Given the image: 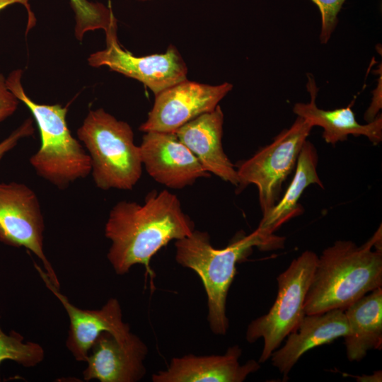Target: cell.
<instances>
[{"label": "cell", "mask_w": 382, "mask_h": 382, "mask_svg": "<svg viewBox=\"0 0 382 382\" xmlns=\"http://www.w3.org/2000/svg\"><path fill=\"white\" fill-rule=\"evenodd\" d=\"M137 1H151V0H137Z\"/></svg>", "instance_id": "obj_28"}, {"label": "cell", "mask_w": 382, "mask_h": 382, "mask_svg": "<svg viewBox=\"0 0 382 382\" xmlns=\"http://www.w3.org/2000/svg\"><path fill=\"white\" fill-rule=\"evenodd\" d=\"M318 257L314 252L306 250L294 259L277 277V294L269 311L248 325L246 340L253 343L262 338L264 342L260 364L270 358L305 315V299Z\"/></svg>", "instance_id": "obj_6"}, {"label": "cell", "mask_w": 382, "mask_h": 382, "mask_svg": "<svg viewBox=\"0 0 382 382\" xmlns=\"http://www.w3.org/2000/svg\"><path fill=\"white\" fill-rule=\"evenodd\" d=\"M46 286L62 303L69 318L70 327L66 347L76 360L86 362L91 347L103 332L111 333L118 341L129 344L139 337L130 332L122 320L117 299L111 298L100 310H83L74 306L50 280L47 274L35 263Z\"/></svg>", "instance_id": "obj_11"}, {"label": "cell", "mask_w": 382, "mask_h": 382, "mask_svg": "<svg viewBox=\"0 0 382 382\" xmlns=\"http://www.w3.org/2000/svg\"><path fill=\"white\" fill-rule=\"evenodd\" d=\"M139 148L148 174L169 188L182 189L210 176L175 132H145Z\"/></svg>", "instance_id": "obj_12"}, {"label": "cell", "mask_w": 382, "mask_h": 382, "mask_svg": "<svg viewBox=\"0 0 382 382\" xmlns=\"http://www.w3.org/2000/svg\"><path fill=\"white\" fill-rule=\"evenodd\" d=\"M223 124L224 113L218 105L213 110L187 122L175 133L209 174L237 187L236 168L223 149Z\"/></svg>", "instance_id": "obj_16"}, {"label": "cell", "mask_w": 382, "mask_h": 382, "mask_svg": "<svg viewBox=\"0 0 382 382\" xmlns=\"http://www.w3.org/2000/svg\"><path fill=\"white\" fill-rule=\"evenodd\" d=\"M106 41L105 50L93 53L88 57L91 66H106L134 79L155 95L187 79V65L174 45H170L164 53L136 57L120 46L116 34L107 36Z\"/></svg>", "instance_id": "obj_9"}, {"label": "cell", "mask_w": 382, "mask_h": 382, "mask_svg": "<svg viewBox=\"0 0 382 382\" xmlns=\"http://www.w3.org/2000/svg\"><path fill=\"white\" fill-rule=\"evenodd\" d=\"M33 132V121L28 118L8 137L2 140L0 142V161L8 151L17 145L19 140L32 135Z\"/></svg>", "instance_id": "obj_23"}, {"label": "cell", "mask_w": 382, "mask_h": 382, "mask_svg": "<svg viewBox=\"0 0 382 382\" xmlns=\"http://www.w3.org/2000/svg\"><path fill=\"white\" fill-rule=\"evenodd\" d=\"M242 349L237 345L223 355L173 357L166 370L152 375L154 382H243L260 368L250 359L241 365Z\"/></svg>", "instance_id": "obj_13"}, {"label": "cell", "mask_w": 382, "mask_h": 382, "mask_svg": "<svg viewBox=\"0 0 382 382\" xmlns=\"http://www.w3.org/2000/svg\"><path fill=\"white\" fill-rule=\"evenodd\" d=\"M194 230V222L175 195L153 190L143 204L123 200L112 208L105 226V237L111 241L107 257L118 274L140 264L151 275L152 257L171 241L187 237Z\"/></svg>", "instance_id": "obj_1"}, {"label": "cell", "mask_w": 382, "mask_h": 382, "mask_svg": "<svg viewBox=\"0 0 382 382\" xmlns=\"http://www.w3.org/2000/svg\"><path fill=\"white\" fill-rule=\"evenodd\" d=\"M44 218L35 192L25 184L0 183V242L23 247L42 262L50 280L59 289V282L43 246Z\"/></svg>", "instance_id": "obj_8"}, {"label": "cell", "mask_w": 382, "mask_h": 382, "mask_svg": "<svg viewBox=\"0 0 382 382\" xmlns=\"http://www.w3.org/2000/svg\"><path fill=\"white\" fill-rule=\"evenodd\" d=\"M382 286L381 226L363 245L337 241L318 257L304 302L305 314L349 306Z\"/></svg>", "instance_id": "obj_2"}, {"label": "cell", "mask_w": 382, "mask_h": 382, "mask_svg": "<svg viewBox=\"0 0 382 382\" xmlns=\"http://www.w3.org/2000/svg\"><path fill=\"white\" fill-rule=\"evenodd\" d=\"M18 101L7 88L6 79L0 74V123L16 111Z\"/></svg>", "instance_id": "obj_24"}, {"label": "cell", "mask_w": 382, "mask_h": 382, "mask_svg": "<svg viewBox=\"0 0 382 382\" xmlns=\"http://www.w3.org/2000/svg\"><path fill=\"white\" fill-rule=\"evenodd\" d=\"M83 371L86 381L100 382H136L146 374L144 365L148 353L146 345L138 338L125 344L111 333L102 332L93 344Z\"/></svg>", "instance_id": "obj_14"}, {"label": "cell", "mask_w": 382, "mask_h": 382, "mask_svg": "<svg viewBox=\"0 0 382 382\" xmlns=\"http://www.w3.org/2000/svg\"><path fill=\"white\" fill-rule=\"evenodd\" d=\"M381 371L374 372L372 375H364L363 376H357V381H381Z\"/></svg>", "instance_id": "obj_27"}, {"label": "cell", "mask_w": 382, "mask_h": 382, "mask_svg": "<svg viewBox=\"0 0 382 382\" xmlns=\"http://www.w3.org/2000/svg\"><path fill=\"white\" fill-rule=\"evenodd\" d=\"M307 90L311 100L308 103H297L293 111L298 116L308 121L313 127L323 129V138L325 142L335 144L347 139L349 135L365 136L374 144L382 140L381 115L365 125L359 124L352 109V103L346 108L332 110L320 109L316 103L318 88L313 76L308 74Z\"/></svg>", "instance_id": "obj_17"}, {"label": "cell", "mask_w": 382, "mask_h": 382, "mask_svg": "<svg viewBox=\"0 0 382 382\" xmlns=\"http://www.w3.org/2000/svg\"><path fill=\"white\" fill-rule=\"evenodd\" d=\"M349 332L345 310L305 314L288 335L284 345L271 354V363L286 378L294 366L306 352L329 344Z\"/></svg>", "instance_id": "obj_15"}, {"label": "cell", "mask_w": 382, "mask_h": 382, "mask_svg": "<svg viewBox=\"0 0 382 382\" xmlns=\"http://www.w3.org/2000/svg\"><path fill=\"white\" fill-rule=\"evenodd\" d=\"M318 8L321 17L320 40L326 44L338 23V14L346 0H311Z\"/></svg>", "instance_id": "obj_22"}, {"label": "cell", "mask_w": 382, "mask_h": 382, "mask_svg": "<svg viewBox=\"0 0 382 382\" xmlns=\"http://www.w3.org/2000/svg\"><path fill=\"white\" fill-rule=\"evenodd\" d=\"M313 127L298 117L273 141L261 148L236 169L239 190L250 184L257 187L260 206L265 215L279 201L282 184L296 168L299 154Z\"/></svg>", "instance_id": "obj_7"}, {"label": "cell", "mask_w": 382, "mask_h": 382, "mask_svg": "<svg viewBox=\"0 0 382 382\" xmlns=\"http://www.w3.org/2000/svg\"><path fill=\"white\" fill-rule=\"evenodd\" d=\"M75 13V35L81 40L91 30L102 29L106 35L116 33L117 22L111 9L100 2L88 0H69Z\"/></svg>", "instance_id": "obj_20"}, {"label": "cell", "mask_w": 382, "mask_h": 382, "mask_svg": "<svg viewBox=\"0 0 382 382\" xmlns=\"http://www.w3.org/2000/svg\"><path fill=\"white\" fill-rule=\"evenodd\" d=\"M29 0H0V11L5 8H6L8 6H11L14 4H21L25 6L27 8L28 16H29V21L30 25H31L32 21L34 20L33 18V14L31 12V10L30 8L29 4H28Z\"/></svg>", "instance_id": "obj_26"}, {"label": "cell", "mask_w": 382, "mask_h": 382, "mask_svg": "<svg viewBox=\"0 0 382 382\" xmlns=\"http://www.w3.org/2000/svg\"><path fill=\"white\" fill-rule=\"evenodd\" d=\"M233 88L224 82L209 85L187 79L155 95L154 105L139 130L175 132L197 116L213 110Z\"/></svg>", "instance_id": "obj_10"}, {"label": "cell", "mask_w": 382, "mask_h": 382, "mask_svg": "<svg viewBox=\"0 0 382 382\" xmlns=\"http://www.w3.org/2000/svg\"><path fill=\"white\" fill-rule=\"evenodd\" d=\"M345 313L349 332L343 338L351 362L360 361L371 349L382 347V288L366 294L349 306Z\"/></svg>", "instance_id": "obj_18"}, {"label": "cell", "mask_w": 382, "mask_h": 382, "mask_svg": "<svg viewBox=\"0 0 382 382\" xmlns=\"http://www.w3.org/2000/svg\"><path fill=\"white\" fill-rule=\"evenodd\" d=\"M21 70L13 71L6 79L7 88L30 110L40 131L41 145L30 158L36 173L59 189H65L91 173V158L71 134L66 121V107L39 104L25 93Z\"/></svg>", "instance_id": "obj_4"}, {"label": "cell", "mask_w": 382, "mask_h": 382, "mask_svg": "<svg viewBox=\"0 0 382 382\" xmlns=\"http://www.w3.org/2000/svg\"><path fill=\"white\" fill-rule=\"evenodd\" d=\"M91 158V173L103 190H131L142 173L139 146L126 122L100 108L91 110L77 131Z\"/></svg>", "instance_id": "obj_5"}, {"label": "cell", "mask_w": 382, "mask_h": 382, "mask_svg": "<svg viewBox=\"0 0 382 382\" xmlns=\"http://www.w3.org/2000/svg\"><path fill=\"white\" fill-rule=\"evenodd\" d=\"M43 359L44 349L41 345L33 342H23L21 334L13 330L6 334L0 327V364L4 361L11 360L25 367H33Z\"/></svg>", "instance_id": "obj_21"}, {"label": "cell", "mask_w": 382, "mask_h": 382, "mask_svg": "<svg viewBox=\"0 0 382 382\" xmlns=\"http://www.w3.org/2000/svg\"><path fill=\"white\" fill-rule=\"evenodd\" d=\"M381 108V77L377 88L374 91V97L370 107L365 113L364 119L367 122L373 121Z\"/></svg>", "instance_id": "obj_25"}, {"label": "cell", "mask_w": 382, "mask_h": 382, "mask_svg": "<svg viewBox=\"0 0 382 382\" xmlns=\"http://www.w3.org/2000/svg\"><path fill=\"white\" fill-rule=\"evenodd\" d=\"M318 161L316 147L306 139L299 154L290 185L283 197L262 216L257 228L272 235L284 223L302 214L303 209L299 200L306 188L312 184L323 187L317 172Z\"/></svg>", "instance_id": "obj_19"}, {"label": "cell", "mask_w": 382, "mask_h": 382, "mask_svg": "<svg viewBox=\"0 0 382 382\" xmlns=\"http://www.w3.org/2000/svg\"><path fill=\"white\" fill-rule=\"evenodd\" d=\"M284 242V238L268 235L259 228L221 249L212 245L207 232L199 230L175 241L176 262L193 270L202 282L207 296V321L214 334L224 335L228 329L226 299L236 265L250 255L254 247L273 250L283 248Z\"/></svg>", "instance_id": "obj_3"}]
</instances>
